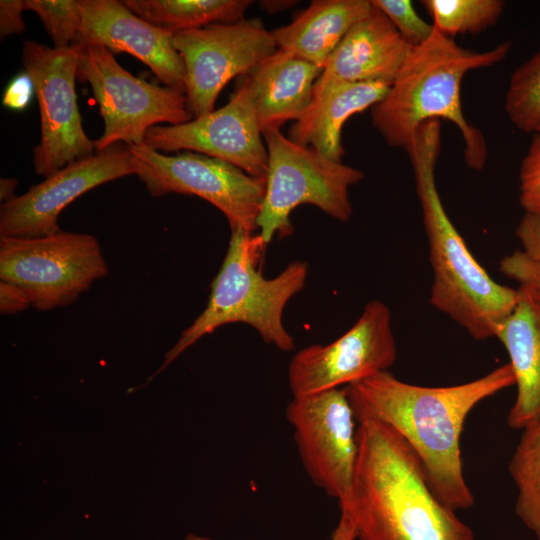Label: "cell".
I'll return each mask as SVG.
<instances>
[{"instance_id":"1","label":"cell","mask_w":540,"mask_h":540,"mask_svg":"<svg viewBox=\"0 0 540 540\" xmlns=\"http://www.w3.org/2000/svg\"><path fill=\"white\" fill-rule=\"evenodd\" d=\"M512 385L507 363L452 386L413 385L383 371L345 388L356 422L372 419L393 429L418 457L437 497L456 511L474 504L460 451L465 420L478 403Z\"/></svg>"},{"instance_id":"2","label":"cell","mask_w":540,"mask_h":540,"mask_svg":"<svg viewBox=\"0 0 540 540\" xmlns=\"http://www.w3.org/2000/svg\"><path fill=\"white\" fill-rule=\"evenodd\" d=\"M357 423L351 499L339 507L352 515L358 540H476L393 429L372 419Z\"/></svg>"},{"instance_id":"3","label":"cell","mask_w":540,"mask_h":540,"mask_svg":"<svg viewBox=\"0 0 540 540\" xmlns=\"http://www.w3.org/2000/svg\"><path fill=\"white\" fill-rule=\"evenodd\" d=\"M440 149L441 124L435 119L422 124L407 152L433 270L430 303L474 339L494 338L515 308L519 292L490 277L445 211L435 181Z\"/></svg>"},{"instance_id":"4","label":"cell","mask_w":540,"mask_h":540,"mask_svg":"<svg viewBox=\"0 0 540 540\" xmlns=\"http://www.w3.org/2000/svg\"><path fill=\"white\" fill-rule=\"evenodd\" d=\"M511 46L503 42L486 51L466 49L435 29L413 49L386 95L371 108L373 126L389 146L408 152L422 124L448 120L461 134L466 165L483 169L488 157L486 141L463 113L461 84L469 71L503 61Z\"/></svg>"},{"instance_id":"5","label":"cell","mask_w":540,"mask_h":540,"mask_svg":"<svg viewBox=\"0 0 540 540\" xmlns=\"http://www.w3.org/2000/svg\"><path fill=\"white\" fill-rule=\"evenodd\" d=\"M266 245L260 234L231 230L229 246L211 284L205 309L166 353L158 372L199 339L231 323L250 325L265 343L281 351L294 349V338L285 329L282 316L288 301L304 288L308 264L293 261L276 277L266 279L257 269Z\"/></svg>"},{"instance_id":"6","label":"cell","mask_w":540,"mask_h":540,"mask_svg":"<svg viewBox=\"0 0 540 540\" xmlns=\"http://www.w3.org/2000/svg\"><path fill=\"white\" fill-rule=\"evenodd\" d=\"M263 138L268 169L257 226L266 244L276 233L291 231L290 213L300 205H313L341 222L350 219L349 187L364 178L361 170L294 143L278 129L263 133Z\"/></svg>"},{"instance_id":"7","label":"cell","mask_w":540,"mask_h":540,"mask_svg":"<svg viewBox=\"0 0 540 540\" xmlns=\"http://www.w3.org/2000/svg\"><path fill=\"white\" fill-rule=\"evenodd\" d=\"M75 46L78 78L92 88L104 120L103 134L94 140L98 152L117 143L140 145L147 131L161 123L192 120L184 92L134 76L103 46Z\"/></svg>"},{"instance_id":"8","label":"cell","mask_w":540,"mask_h":540,"mask_svg":"<svg viewBox=\"0 0 540 540\" xmlns=\"http://www.w3.org/2000/svg\"><path fill=\"white\" fill-rule=\"evenodd\" d=\"M107 274L101 245L91 234L0 237V279L20 286L39 311L74 303Z\"/></svg>"},{"instance_id":"9","label":"cell","mask_w":540,"mask_h":540,"mask_svg":"<svg viewBox=\"0 0 540 540\" xmlns=\"http://www.w3.org/2000/svg\"><path fill=\"white\" fill-rule=\"evenodd\" d=\"M127 147L136 163V175L152 196H197L217 207L231 230L254 233L258 229L266 179L201 153L165 155L145 143Z\"/></svg>"},{"instance_id":"10","label":"cell","mask_w":540,"mask_h":540,"mask_svg":"<svg viewBox=\"0 0 540 540\" xmlns=\"http://www.w3.org/2000/svg\"><path fill=\"white\" fill-rule=\"evenodd\" d=\"M22 64L30 76L39 104L41 139L33 149L37 175L48 177L68 164L94 154L77 103L78 48L49 47L28 40Z\"/></svg>"},{"instance_id":"11","label":"cell","mask_w":540,"mask_h":540,"mask_svg":"<svg viewBox=\"0 0 540 540\" xmlns=\"http://www.w3.org/2000/svg\"><path fill=\"white\" fill-rule=\"evenodd\" d=\"M286 418L302 465L315 486L349 503L358 456L356 419L346 388L293 397Z\"/></svg>"},{"instance_id":"12","label":"cell","mask_w":540,"mask_h":540,"mask_svg":"<svg viewBox=\"0 0 540 540\" xmlns=\"http://www.w3.org/2000/svg\"><path fill=\"white\" fill-rule=\"evenodd\" d=\"M186 72L187 107L195 118L214 111L226 84L272 56L277 44L260 19H242L174 34Z\"/></svg>"},{"instance_id":"13","label":"cell","mask_w":540,"mask_h":540,"mask_svg":"<svg viewBox=\"0 0 540 540\" xmlns=\"http://www.w3.org/2000/svg\"><path fill=\"white\" fill-rule=\"evenodd\" d=\"M397 357L391 312L379 300L366 303L359 319L333 342L294 354L288 366L293 397L337 389L388 371Z\"/></svg>"},{"instance_id":"14","label":"cell","mask_w":540,"mask_h":540,"mask_svg":"<svg viewBox=\"0 0 540 540\" xmlns=\"http://www.w3.org/2000/svg\"><path fill=\"white\" fill-rule=\"evenodd\" d=\"M136 163L127 145L74 161L0 206V237L39 238L61 231V212L86 192L135 174Z\"/></svg>"},{"instance_id":"15","label":"cell","mask_w":540,"mask_h":540,"mask_svg":"<svg viewBox=\"0 0 540 540\" xmlns=\"http://www.w3.org/2000/svg\"><path fill=\"white\" fill-rule=\"evenodd\" d=\"M144 143L159 152L201 153L251 176H267V147L244 80L223 107L183 124L154 126L147 131Z\"/></svg>"},{"instance_id":"16","label":"cell","mask_w":540,"mask_h":540,"mask_svg":"<svg viewBox=\"0 0 540 540\" xmlns=\"http://www.w3.org/2000/svg\"><path fill=\"white\" fill-rule=\"evenodd\" d=\"M82 24L72 45H98L112 53H128L165 84L185 93L183 59L174 34L143 20L117 0H80Z\"/></svg>"},{"instance_id":"17","label":"cell","mask_w":540,"mask_h":540,"mask_svg":"<svg viewBox=\"0 0 540 540\" xmlns=\"http://www.w3.org/2000/svg\"><path fill=\"white\" fill-rule=\"evenodd\" d=\"M413 49L372 5L332 52L316 82L392 84Z\"/></svg>"},{"instance_id":"18","label":"cell","mask_w":540,"mask_h":540,"mask_svg":"<svg viewBox=\"0 0 540 540\" xmlns=\"http://www.w3.org/2000/svg\"><path fill=\"white\" fill-rule=\"evenodd\" d=\"M384 82L318 83L305 113L288 129L287 138L319 154L342 162V130L353 115L372 108L386 95Z\"/></svg>"},{"instance_id":"19","label":"cell","mask_w":540,"mask_h":540,"mask_svg":"<svg viewBox=\"0 0 540 540\" xmlns=\"http://www.w3.org/2000/svg\"><path fill=\"white\" fill-rule=\"evenodd\" d=\"M518 292L517 304L496 338L509 355L517 387L507 422L522 431L540 424V298L528 287L520 286Z\"/></svg>"},{"instance_id":"20","label":"cell","mask_w":540,"mask_h":540,"mask_svg":"<svg viewBox=\"0 0 540 540\" xmlns=\"http://www.w3.org/2000/svg\"><path fill=\"white\" fill-rule=\"evenodd\" d=\"M323 69L277 50L243 79L263 133L297 121L309 107Z\"/></svg>"},{"instance_id":"21","label":"cell","mask_w":540,"mask_h":540,"mask_svg":"<svg viewBox=\"0 0 540 540\" xmlns=\"http://www.w3.org/2000/svg\"><path fill=\"white\" fill-rule=\"evenodd\" d=\"M371 9L369 0H313L272 33L279 50L324 69L344 36Z\"/></svg>"},{"instance_id":"22","label":"cell","mask_w":540,"mask_h":540,"mask_svg":"<svg viewBox=\"0 0 540 540\" xmlns=\"http://www.w3.org/2000/svg\"><path fill=\"white\" fill-rule=\"evenodd\" d=\"M143 20L173 34L244 19L251 0H125Z\"/></svg>"},{"instance_id":"23","label":"cell","mask_w":540,"mask_h":540,"mask_svg":"<svg viewBox=\"0 0 540 540\" xmlns=\"http://www.w3.org/2000/svg\"><path fill=\"white\" fill-rule=\"evenodd\" d=\"M509 473L517 491L516 515L540 540V424L522 430Z\"/></svg>"},{"instance_id":"24","label":"cell","mask_w":540,"mask_h":540,"mask_svg":"<svg viewBox=\"0 0 540 540\" xmlns=\"http://www.w3.org/2000/svg\"><path fill=\"white\" fill-rule=\"evenodd\" d=\"M423 7L440 33L453 38L458 34H477L494 25L504 11L501 0H423Z\"/></svg>"},{"instance_id":"25","label":"cell","mask_w":540,"mask_h":540,"mask_svg":"<svg viewBox=\"0 0 540 540\" xmlns=\"http://www.w3.org/2000/svg\"><path fill=\"white\" fill-rule=\"evenodd\" d=\"M504 110L520 131L540 133V48L511 74Z\"/></svg>"},{"instance_id":"26","label":"cell","mask_w":540,"mask_h":540,"mask_svg":"<svg viewBox=\"0 0 540 540\" xmlns=\"http://www.w3.org/2000/svg\"><path fill=\"white\" fill-rule=\"evenodd\" d=\"M24 10L38 15L55 48L70 47L81 28L80 0H24Z\"/></svg>"},{"instance_id":"27","label":"cell","mask_w":540,"mask_h":540,"mask_svg":"<svg viewBox=\"0 0 540 540\" xmlns=\"http://www.w3.org/2000/svg\"><path fill=\"white\" fill-rule=\"evenodd\" d=\"M392 23L399 35L412 47L425 43L433 34V24L422 19L410 0H370Z\"/></svg>"},{"instance_id":"28","label":"cell","mask_w":540,"mask_h":540,"mask_svg":"<svg viewBox=\"0 0 540 540\" xmlns=\"http://www.w3.org/2000/svg\"><path fill=\"white\" fill-rule=\"evenodd\" d=\"M519 203L525 212L540 210V133L533 135L519 168Z\"/></svg>"},{"instance_id":"29","label":"cell","mask_w":540,"mask_h":540,"mask_svg":"<svg viewBox=\"0 0 540 540\" xmlns=\"http://www.w3.org/2000/svg\"><path fill=\"white\" fill-rule=\"evenodd\" d=\"M500 271L520 286L533 290L540 298V261L526 256L521 250L502 258Z\"/></svg>"},{"instance_id":"30","label":"cell","mask_w":540,"mask_h":540,"mask_svg":"<svg viewBox=\"0 0 540 540\" xmlns=\"http://www.w3.org/2000/svg\"><path fill=\"white\" fill-rule=\"evenodd\" d=\"M521 251L533 260L540 261V210L525 212L516 230Z\"/></svg>"},{"instance_id":"31","label":"cell","mask_w":540,"mask_h":540,"mask_svg":"<svg viewBox=\"0 0 540 540\" xmlns=\"http://www.w3.org/2000/svg\"><path fill=\"white\" fill-rule=\"evenodd\" d=\"M34 91L33 82L25 72L14 77L5 89L3 105L9 109L21 111L28 107Z\"/></svg>"},{"instance_id":"32","label":"cell","mask_w":540,"mask_h":540,"mask_svg":"<svg viewBox=\"0 0 540 540\" xmlns=\"http://www.w3.org/2000/svg\"><path fill=\"white\" fill-rule=\"evenodd\" d=\"M23 0L0 1V36L5 38L13 34H21L25 30L22 12Z\"/></svg>"},{"instance_id":"33","label":"cell","mask_w":540,"mask_h":540,"mask_svg":"<svg viewBox=\"0 0 540 540\" xmlns=\"http://www.w3.org/2000/svg\"><path fill=\"white\" fill-rule=\"evenodd\" d=\"M32 306L27 293L18 285L0 282V311L2 314H15Z\"/></svg>"},{"instance_id":"34","label":"cell","mask_w":540,"mask_h":540,"mask_svg":"<svg viewBox=\"0 0 540 540\" xmlns=\"http://www.w3.org/2000/svg\"><path fill=\"white\" fill-rule=\"evenodd\" d=\"M185 540H212L205 536L188 534ZM330 540H357L355 522L346 508H340V518Z\"/></svg>"},{"instance_id":"35","label":"cell","mask_w":540,"mask_h":540,"mask_svg":"<svg viewBox=\"0 0 540 540\" xmlns=\"http://www.w3.org/2000/svg\"><path fill=\"white\" fill-rule=\"evenodd\" d=\"M298 1L294 0H263L259 2V7L266 13H278L295 6Z\"/></svg>"},{"instance_id":"36","label":"cell","mask_w":540,"mask_h":540,"mask_svg":"<svg viewBox=\"0 0 540 540\" xmlns=\"http://www.w3.org/2000/svg\"><path fill=\"white\" fill-rule=\"evenodd\" d=\"M18 181L15 178H2L0 180V200L5 203L13 199Z\"/></svg>"}]
</instances>
